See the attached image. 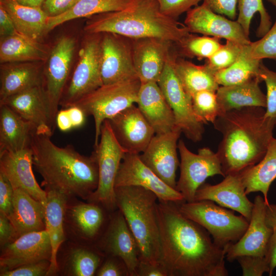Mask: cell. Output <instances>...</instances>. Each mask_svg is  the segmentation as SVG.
<instances>
[{
    "instance_id": "cell-1",
    "label": "cell",
    "mask_w": 276,
    "mask_h": 276,
    "mask_svg": "<svg viewBox=\"0 0 276 276\" xmlns=\"http://www.w3.org/2000/svg\"><path fill=\"white\" fill-rule=\"evenodd\" d=\"M160 263L168 276H227L225 250L201 226L185 217L178 203L158 200Z\"/></svg>"
},
{
    "instance_id": "cell-2",
    "label": "cell",
    "mask_w": 276,
    "mask_h": 276,
    "mask_svg": "<svg viewBox=\"0 0 276 276\" xmlns=\"http://www.w3.org/2000/svg\"><path fill=\"white\" fill-rule=\"evenodd\" d=\"M51 137L35 131L30 144L33 165L43 179L41 186L44 190L87 200L98 185L95 152L89 156L83 155L71 145L57 146Z\"/></svg>"
},
{
    "instance_id": "cell-3",
    "label": "cell",
    "mask_w": 276,
    "mask_h": 276,
    "mask_svg": "<svg viewBox=\"0 0 276 276\" xmlns=\"http://www.w3.org/2000/svg\"><path fill=\"white\" fill-rule=\"evenodd\" d=\"M265 113L263 107H244L220 114L213 123L222 135L217 153L224 177L241 172L264 157L276 125V120Z\"/></svg>"
},
{
    "instance_id": "cell-4",
    "label": "cell",
    "mask_w": 276,
    "mask_h": 276,
    "mask_svg": "<svg viewBox=\"0 0 276 276\" xmlns=\"http://www.w3.org/2000/svg\"><path fill=\"white\" fill-rule=\"evenodd\" d=\"M84 30L90 34L111 33L132 39L154 37L175 43L190 33L184 24L161 12L157 0H132L122 10L94 15Z\"/></svg>"
},
{
    "instance_id": "cell-5",
    "label": "cell",
    "mask_w": 276,
    "mask_h": 276,
    "mask_svg": "<svg viewBox=\"0 0 276 276\" xmlns=\"http://www.w3.org/2000/svg\"><path fill=\"white\" fill-rule=\"evenodd\" d=\"M117 208L123 213L137 242L140 262L160 263V242L157 217L158 197L140 186L114 188Z\"/></svg>"
},
{
    "instance_id": "cell-6",
    "label": "cell",
    "mask_w": 276,
    "mask_h": 276,
    "mask_svg": "<svg viewBox=\"0 0 276 276\" xmlns=\"http://www.w3.org/2000/svg\"><path fill=\"white\" fill-rule=\"evenodd\" d=\"M180 212L204 228L214 243L225 250L238 241L247 229L249 221L208 200L178 203Z\"/></svg>"
},
{
    "instance_id": "cell-7",
    "label": "cell",
    "mask_w": 276,
    "mask_h": 276,
    "mask_svg": "<svg viewBox=\"0 0 276 276\" xmlns=\"http://www.w3.org/2000/svg\"><path fill=\"white\" fill-rule=\"evenodd\" d=\"M141 85L139 78L103 84L73 105L80 107L86 116L93 117L95 146L99 143L103 122L136 104Z\"/></svg>"
},
{
    "instance_id": "cell-8",
    "label": "cell",
    "mask_w": 276,
    "mask_h": 276,
    "mask_svg": "<svg viewBox=\"0 0 276 276\" xmlns=\"http://www.w3.org/2000/svg\"><path fill=\"white\" fill-rule=\"evenodd\" d=\"M100 138L94 151L98 166V185L87 201L98 203L111 213L118 209L115 180L126 152L116 139L108 120H105L102 125Z\"/></svg>"
},
{
    "instance_id": "cell-9",
    "label": "cell",
    "mask_w": 276,
    "mask_h": 276,
    "mask_svg": "<svg viewBox=\"0 0 276 276\" xmlns=\"http://www.w3.org/2000/svg\"><path fill=\"white\" fill-rule=\"evenodd\" d=\"M178 56L174 47L157 83L173 111L176 126L187 139L197 143L202 139L204 124L196 119L192 97L186 91L175 72L174 63Z\"/></svg>"
},
{
    "instance_id": "cell-10",
    "label": "cell",
    "mask_w": 276,
    "mask_h": 276,
    "mask_svg": "<svg viewBox=\"0 0 276 276\" xmlns=\"http://www.w3.org/2000/svg\"><path fill=\"white\" fill-rule=\"evenodd\" d=\"M75 49L74 39L68 36L59 38L49 54L48 64L42 75L41 86L54 131L60 101L69 80Z\"/></svg>"
},
{
    "instance_id": "cell-11",
    "label": "cell",
    "mask_w": 276,
    "mask_h": 276,
    "mask_svg": "<svg viewBox=\"0 0 276 276\" xmlns=\"http://www.w3.org/2000/svg\"><path fill=\"white\" fill-rule=\"evenodd\" d=\"M177 148L180 156V176L175 189L185 201L193 202L197 190L208 177L216 175L224 177L221 162L218 154L208 147L199 149L195 154L180 140Z\"/></svg>"
},
{
    "instance_id": "cell-12",
    "label": "cell",
    "mask_w": 276,
    "mask_h": 276,
    "mask_svg": "<svg viewBox=\"0 0 276 276\" xmlns=\"http://www.w3.org/2000/svg\"><path fill=\"white\" fill-rule=\"evenodd\" d=\"M79 60L61 98L59 106L67 108L103 85L101 75V37H91L79 53Z\"/></svg>"
},
{
    "instance_id": "cell-13",
    "label": "cell",
    "mask_w": 276,
    "mask_h": 276,
    "mask_svg": "<svg viewBox=\"0 0 276 276\" xmlns=\"http://www.w3.org/2000/svg\"><path fill=\"white\" fill-rule=\"evenodd\" d=\"M96 246L105 255L120 258L130 276H136L140 252L136 240L120 210L111 212L106 227Z\"/></svg>"
},
{
    "instance_id": "cell-14",
    "label": "cell",
    "mask_w": 276,
    "mask_h": 276,
    "mask_svg": "<svg viewBox=\"0 0 276 276\" xmlns=\"http://www.w3.org/2000/svg\"><path fill=\"white\" fill-rule=\"evenodd\" d=\"M102 34L101 75L103 85L139 78L133 63L132 39L115 33Z\"/></svg>"
},
{
    "instance_id": "cell-15",
    "label": "cell",
    "mask_w": 276,
    "mask_h": 276,
    "mask_svg": "<svg viewBox=\"0 0 276 276\" xmlns=\"http://www.w3.org/2000/svg\"><path fill=\"white\" fill-rule=\"evenodd\" d=\"M266 205L263 197L256 196L247 229L238 241L226 249L225 258L229 262L245 255L266 257L272 233L265 220Z\"/></svg>"
},
{
    "instance_id": "cell-16",
    "label": "cell",
    "mask_w": 276,
    "mask_h": 276,
    "mask_svg": "<svg viewBox=\"0 0 276 276\" xmlns=\"http://www.w3.org/2000/svg\"><path fill=\"white\" fill-rule=\"evenodd\" d=\"M177 127L168 132L155 134L139 157L141 161L164 182L175 189L179 161L177 142L181 133Z\"/></svg>"
},
{
    "instance_id": "cell-17",
    "label": "cell",
    "mask_w": 276,
    "mask_h": 276,
    "mask_svg": "<svg viewBox=\"0 0 276 276\" xmlns=\"http://www.w3.org/2000/svg\"><path fill=\"white\" fill-rule=\"evenodd\" d=\"M127 186L149 190L160 200L177 203L185 201L178 191L167 185L141 161L139 154L126 153L120 165L114 188Z\"/></svg>"
},
{
    "instance_id": "cell-18",
    "label": "cell",
    "mask_w": 276,
    "mask_h": 276,
    "mask_svg": "<svg viewBox=\"0 0 276 276\" xmlns=\"http://www.w3.org/2000/svg\"><path fill=\"white\" fill-rule=\"evenodd\" d=\"M184 24L191 33L232 40L243 44L251 42L237 20L213 12L203 3L187 12Z\"/></svg>"
},
{
    "instance_id": "cell-19",
    "label": "cell",
    "mask_w": 276,
    "mask_h": 276,
    "mask_svg": "<svg viewBox=\"0 0 276 276\" xmlns=\"http://www.w3.org/2000/svg\"><path fill=\"white\" fill-rule=\"evenodd\" d=\"M108 120L116 139L126 153H142L155 134L135 104Z\"/></svg>"
},
{
    "instance_id": "cell-20",
    "label": "cell",
    "mask_w": 276,
    "mask_h": 276,
    "mask_svg": "<svg viewBox=\"0 0 276 276\" xmlns=\"http://www.w3.org/2000/svg\"><path fill=\"white\" fill-rule=\"evenodd\" d=\"M70 198L66 209L64 223L80 241L95 244L106 227L110 213L98 203L88 201L72 203Z\"/></svg>"
},
{
    "instance_id": "cell-21",
    "label": "cell",
    "mask_w": 276,
    "mask_h": 276,
    "mask_svg": "<svg viewBox=\"0 0 276 276\" xmlns=\"http://www.w3.org/2000/svg\"><path fill=\"white\" fill-rule=\"evenodd\" d=\"M1 270H10L44 260H51L52 247L45 229L24 234L1 248Z\"/></svg>"
},
{
    "instance_id": "cell-22",
    "label": "cell",
    "mask_w": 276,
    "mask_h": 276,
    "mask_svg": "<svg viewBox=\"0 0 276 276\" xmlns=\"http://www.w3.org/2000/svg\"><path fill=\"white\" fill-rule=\"evenodd\" d=\"M33 154L30 147L0 152V173L6 177L13 189L25 191L45 207L47 197L33 173Z\"/></svg>"
},
{
    "instance_id": "cell-23",
    "label": "cell",
    "mask_w": 276,
    "mask_h": 276,
    "mask_svg": "<svg viewBox=\"0 0 276 276\" xmlns=\"http://www.w3.org/2000/svg\"><path fill=\"white\" fill-rule=\"evenodd\" d=\"M175 43L162 38L132 39L135 70L141 83L157 82Z\"/></svg>"
},
{
    "instance_id": "cell-24",
    "label": "cell",
    "mask_w": 276,
    "mask_h": 276,
    "mask_svg": "<svg viewBox=\"0 0 276 276\" xmlns=\"http://www.w3.org/2000/svg\"><path fill=\"white\" fill-rule=\"evenodd\" d=\"M240 173L229 174L220 183L202 184L197 190L194 201L208 200L237 212L249 221L254 203L247 197Z\"/></svg>"
},
{
    "instance_id": "cell-25",
    "label": "cell",
    "mask_w": 276,
    "mask_h": 276,
    "mask_svg": "<svg viewBox=\"0 0 276 276\" xmlns=\"http://www.w3.org/2000/svg\"><path fill=\"white\" fill-rule=\"evenodd\" d=\"M0 104L8 106L33 125L36 132L51 136L54 133L44 93L41 85L10 96Z\"/></svg>"
},
{
    "instance_id": "cell-26",
    "label": "cell",
    "mask_w": 276,
    "mask_h": 276,
    "mask_svg": "<svg viewBox=\"0 0 276 276\" xmlns=\"http://www.w3.org/2000/svg\"><path fill=\"white\" fill-rule=\"evenodd\" d=\"M136 104L155 134L176 127L173 111L157 82L141 83Z\"/></svg>"
},
{
    "instance_id": "cell-27",
    "label": "cell",
    "mask_w": 276,
    "mask_h": 276,
    "mask_svg": "<svg viewBox=\"0 0 276 276\" xmlns=\"http://www.w3.org/2000/svg\"><path fill=\"white\" fill-rule=\"evenodd\" d=\"M47 201L45 207V230L52 247V257L47 275H55L59 271L57 256L65 240L64 220L68 197L53 190H45Z\"/></svg>"
},
{
    "instance_id": "cell-28",
    "label": "cell",
    "mask_w": 276,
    "mask_h": 276,
    "mask_svg": "<svg viewBox=\"0 0 276 276\" xmlns=\"http://www.w3.org/2000/svg\"><path fill=\"white\" fill-rule=\"evenodd\" d=\"M7 217L17 238L30 232L45 229V206L19 188L14 189L12 210Z\"/></svg>"
},
{
    "instance_id": "cell-29",
    "label": "cell",
    "mask_w": 276,
    "mask_h": 276,
    "mask_svg": "<svg viewBox=\"0 0 276 276\" xmlns=\"http://www.w3.org/2000/svg\"><path fill=\"white\" fill-rule=\"evenodd\" d=\"M259 78H254L243 83L219 86L216 95L220 114L244 107L266 108V96L261 90Z\"/></svg>"
},
{
    "instance_id": "cell-30",
    "label": "cell",
    "mask_w": 276,
    "mask_h": 276,
    "mask_svg": "<svg viewBox=\"0 0 276 276\" xmlns=\"http://www.w3.org/2000/svg\"><path fill=\"white\" fill-rule=\"evenodd\" d=\"M36 62H11L1 65L0 101L41 85L42 73Z\"/></svg>"
},
{
    "instance_id": "cell-31",
    "label": "cell",
    "mask_w": 276,
    "mask_h": 276,
    "mask_svg": "<svg viewBox=\"0 0 276 276\" xmlns=\"http://www.w3.org/2000/svg\"><path fill=\"white\" fill-rule=\"evenodd\" d=\"M35 131L32 124L8 106L0 104V152L30 147Z\"/></svg>"
},
{
    "instance_id": "cell-32",
    "label": "cell",
    "mask_w": 276,
    "mask_h": 276,
    "mask_svg": "<svg viewBox=\"0 0 276 276\" xmlns=\"http://www.w3.org/2000/svg\"><path fill=\"white\" fill-rule=\"evenodd\" d=\"M245 193L260 192L267 204L270 186L276 178V139H271L266 152L257 164L240 172Z\"/></svg>"
},
{
    "instance_id": "cell-33",
    "label": "cell",
    "mask_w": 276,
    "mask_h": 276,
    "mask_svg": "<svg viewBox=\"0 0 276 276\" xmlns=\"http://www.w3.org/2000/svg\"><path fill=\"white\" fill-rule=\"evenodd\" d=\"M0 6L9 14L18 33L38 41L47 33L48 15L41 7H31L18 3L15 0H0Z\"/></svg>"
},
{
    "instance_id": "cell-34",
    "label": "cell",
    "mask_w": 276,
    "mask_h": 276,
    "mask_svg": "<svg viewBox=\"0 0 276 276\" xmlns=\"http://www.w3.org/2000/svg\"><path fill=\"white\" fill-rule=\"evenodd\" d=\"M45 48L36 41L18 33L1 38V63L38 62L47 59Z\"/></svg>"
},
{
    "instance_id": "cell-35",
    "label": "cell",
    "mask_w": 276,
    "mask_h": 276,
    "mask_svg": "<svg viewBox=\"0 0 276 276\" xmlns=\"http://www.w3.org/2000/svg\"><path fill=\"white\" fill-rule=\"evenodd\" d=\"M132 0H79L65 12L55 16H48L46 32L67 21L76 18L122 10L128 7Z\"/></svg>"
},
{
    "instance_id": "cell-36",
    "label": "cell",
    "mask_w": 276,
    "mask_h": 276,
    "mask_svg": "<svg viewBox=\"0 0 276 276\" xmlns=\"http://www.w3.org/2000/svg\"><path fill=\"white\" fill-rule=\"evenodd\" d=\"M174 68L184 88L191 97L203 90L216 91L219 87L215 73L205 64L196 65L178 56L175 60Z\"/></svg>"
},
{
    "instance_id": "cell-37",
    "label": "cell",
    "mask_w": 276,
    "mask_h": 276,
    "mask_svg": "<svg viewBox=\"0 0 276 276\" xmlns=\"http://www.w3.org/2000/svg\"><path fill=\"white\" fill-rule=\"evenodd\" d=\"M105 257L95 244L74 246L67 252L64 273L72 276H93Z\"/></svg>"
},
{
    "instance_id": "cell-38",
    "label": "cell",
    "mask_w": 276,
    "mask_h": 276,
    "mask_svg": "<svg viewBox=\"0 0 276 276\" xmlns=\"http://www.w3.org/2000/svg\"><path fill=\"white\" fill-rule=\"evenodd\" d=\"M250 43L244 45L239 57L233 64L215 73L216 81L219 85L229 86L254 78L259 79L262 60L251 57Z\"/></svg>"
},
{
    "instance_id": "cell-39",
    "label": "cell",
    "mask_w": 276,
    "mask_h": 276,
    "mask_svg": "<svg viewBox=\"0 0 276 276\" xmlns=\"http://www.w3.org/2000/svg\"><path fill=\"white\" fill-rule=\"evenodd\" d=\"M175 44L179 57H197L201 60L210 58L222 44L219 38L189 33Z\"/></svg>"
},
{
    "instance_id": "cell-40",
    "label": "cell",
    "mask_w": 276,
    "mask_h": 276,
    "mask_svg": "<svg viewBox=\"0 0 276 276\" xmlns=\"http://www.w3.org/2000/svg\"><path fill=\"white\" fill-rule=\"evenodd\" d=\"M237 21L241 26L246 35L249 37L251 20L256 13L260 15V22L257 36L262 37L271 27L270 16L264 7L262 0H238Z\"/></svg>"
},
{
    "instance_id": "cell-41",
    "label": "cell",
    "mask_w": 276,
    "mask_h": 276,
    "mask_svg": "<svg viewBox=\"0 0 276 276\" xmlns=\"http://www.w3.org/2000/svg\"><path fill=\"white\" fill-rule=\"evenodd\" d=\"M193 110L196 119L203 124L214 123L220 115L216 91L203 90L192 96Z\"/></svg>"
},
{
    "instance_id": "cell-42",
    "label": "cell",
    "mask_w": 276,
    "mask_h": 276,
    "mask_svg": "<svg viewBox=\"0 0 276 276\" xmlns=\"http://www.w3.org/2000/svg\"><path fill=\"white\" fill-rule=\"evenodd\" d=\"M245 44L227 40L210 58L205 64L214 73L233 64L239 57Z\"/></svg>"
},
{
    "instance_id": "cell-43",
    "label": "cell",
    "mask_w": 276,
    "mask_h": 276,
    "mask_svg": "<svg viewBox=\"0 0 276 276\" xmlns=\"http://www.w3.org/2000/svg\"><path fill=\"white\" fill-rule=\"evenodd\" d=\"M250 45L252 58L261 60L265 58L276 60V19L266 34L260 39L251 42Z\"/></svg>"
},
{
    "instance_id": "cell-44",
    "label": "cell",
    "mask_w": 276,
    "mask_h": 276,
    "mask_svg": "<svg viewBox=\"0 0 276 276\" xmlns=\"http://www.w3.org/2000/svg\"><path fill=\"white\" fill-rule=\"evenodd\" d=\"M259 79L265 83L267 89L265 116L276 120V72L269 70L262 62Z\"/></svg>"
},
{
    "instance_id": "cell-45",
    "label": "cell",
    "mask_w": 276,
    "mask_h": 276,
    "mask_svg": "<svg viewBox=\"0 0 276 276\" xmlns=\"http://www.w3.org/2000/svg\"><path fill=\"white\" fill-rule=\"evenodd\" d=\"M239 263L243 276H262L269 272V265L266 257L242 256L236 259Z\"/></svg>"
},
{
    "instance_id": "cell-46",
    "label": "cell",
    "mask_w": 276,
    "mask_h": 276,
    "mask_svg": "<svg viewBox=\"0 0 276 276\" xmlns=\"http://www.w3.org/2000/svg\"><path fill=\"white\" fill-rule=\"evenodd\" d=\"M50 261L44 260L24 265L10 270H1V276H44L47 275Z\"/></svg>"
},
{
    "instance_id": "cell-47",
    "label": "cell",
    "mask_w": 276,
    "mask_h": 276,
    "mask_svg": "<svg viewBox=\"0 0 276 276\" xmlns=\"http://www.w3.org/2000/svg\"><path fill=\"white\" fill-rule=\"evenodd\" d=\"M265 220L267 225L271 228L272 233L269 248L266 258L269 265V275H272L276 268V204L266 205Z\"/></svg>"
},
{
    "instance_id": "cell-48",
    "label": "cell",
    "mask_w": 276,
    "mask_h": 276,
    "mask_svg": "<svg viewBox=\"0 0 276 276\" xmlns=\"http://www.w3.org/2000/svg\"><path fill=\"white\" fill-rule=\"evenodd\" d=\"M201 0H157L161 12L177 20L182 13L198 5Z\"/></svg>"
},
{
    "instance_id": "cell-49",
    "label": "cell",
    "mask_w": 276,
    "mask_h": 276,
    "mask_svg": "<svg viewBox=\"0 0 276 276\" xmlns=\"http://www.w3.org/2000/svg\"><path fill=\"white\" fill-rule=\"evenodd\" d=\"M96 275L97 276H130L128 268L119 257L106 256Z\"/></svg>"
},
{
    "instance_id": "cell-50",
    "label": "cell",
    "mask_w": 276,
    "mask_h": 276,
    "mask_svg": "<svg viewBox=\"0 0 276 276\" xmlns=\"http://www.w3.org/2000/svg\"><path fill=\"white\" fill-rule=\"evenodd\" d=\"M213 12L235 20L237 17L238 0H203V3Z\"/></svg>"
},
{
    "instance_id": "cell-51",
    "label": "cell",
    "mask_w": 276,
    "mask_h": 276,
    "mask_svg": "<svg viewBox=\"0 0 276 276\" xmlns=\"http://www.w3.org/2000/svg\"><path fill=\"white\" fill-rule=\"evenodd\" d=\"M14 189L8 180L0 173V213L8 216L12 212Z\"/></svg>"
},
{
    "instance_id": "cell-52",
    "label": "cell",
    "mask_w": 276,
    "mask_h": 276,
    "mask_svg": "<svg viewBox=\"0 0 276 276\" xmlns=\"http://www.w3.org/2000/svg\"><path fill=\"white\" fill-rule=\"evenodd\" d=\"M79 1L45 0L41 8L49 16H55L65 12Z\"/></svg>"
},
{
    "instance_id": "cell-53",
    "label": "cell",
    "mask_w": 276,
    "mask_h": 276,
    "mask_svg": "<svg viewBox=\"0 0 276 276\" xmlns=\"http://www.w3.org/2000/svg\"><path fill=\"white\" fill-rule=\"evenodd\" d=\"M17 238L15 229L8 217L0 213V245L1 248Z\"/></svg>"
},
{
    "instance_id": "cell-54",
    "label": "cell",
    "mask_w": 276,
    "mask_h": 276,
    "mask_svg": "<svg viewBox=\"0 0 276 276\" xmlns=\"http://www.w3.org/2000/svg\"><path fill=\"white\" fill-rule=\"evenodd\" d=\"M15 25L7 12L0 6V35L3 38L18 33Z\"/></svg>"
},
{
    "instance_id": "cell-55",
    "label": "cell",
    "mask_w": 276,
    "mask_h": 276,
    "mask_svg": "<svg viewBox=\"0 0 276 276\" xmlns=\"http://www.w3.org/2000/svg\"><path fill=\"white\" fill-rule=\"evenodd\" d=\"M136 276H168V274L160 263L152 264L140 262Z\"/></svg>"
},
{
    "instance_id": "cell-56",
    "label": "cell",
    "mask_w": 276,
    "mask_h": 276,
    "mask_svg": "<svg viewBox=\"0 0 276 276\" xmlns=\"http://www.w3.org/2000/svg\"><path fill=\"white\" fill-rule=\"evenodd\" d=\"M56 125L63 132H67L73 128L67 109L61 108L59 110L56 118Z\"/></svg>"
},
{
    "instance_id": "cell-57",
    "label": "cell",
    "mask_w": 276,
    "mask_h": 276,
    "mask_svg": "<svg viewBox=\"0 0 276 276\" xmlns=\"http://www.w3.org/2000/svg\"><path fill=\"white\" fill-rule=\"evenodd\" d=\"M71 118L73 128L82 126L85 121L86 114L78 106H71L66 108Z\"/></svg>"
},
{
    "instance_id": "cell-58",
    "label": "cell",
    "mask_w": 276,
    "mask_h": 276,
    "mask_svg": "<svg viewBox=\"0 0 276 276\" xmlns=\"http://www.w3.org/2000/svg\"><path fill=\"white\" fill-rule=\"evenodd\" d=\"M20 5L31 7H41L45 0H15Z\"/></svg>"
},
{
    "instance_id": "cell-59",
    "label": "cell",
    "mask_w": 276,
    "mask_h": 276,
    "mask_svg": "<svg viewBox=\"0 0 276 276\" xmlns=\"http://www.w3.org/2000/svg\"><path fill=\"white\" fill-rule=\"evenodd\" d=\"M269 3H270L272 5L276 7V0H266Z\"/></svg>"
}]
</instances>
